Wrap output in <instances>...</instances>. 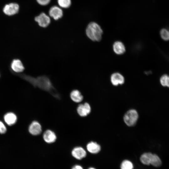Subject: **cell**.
Listing matches in <instances>:
<instances>
[{
	"label": "cell",
	"mask_w": 169,
	"mask_h": 169,
	"mask_svg": "<svg viewBox=\"0 0 169 169\" xmlns=\"http://www.w3.org/2000/svg\"><path fill=\"white\" fill-rule=\"evenodd\" d=\"M87 150L93 154L98 153L100 150V146L96 142L91 141L86 146Z\"/></svg>",
	"instance_id": "cell-14"
},
{
	"label": "cell",
	"mask_w": 169,
	"mask_h": 169,
	"mask_svg": "<svg viewBox=\"0 0 169 169\" xmlns=\"http://www.w3.org/2000/svg\"><path fill=\"white\" fill-rule=\"evenodd\" d=\"M138 117L137 111L134 109L129 110L125 115L124 120L127 125L129 126L134 125L136 123Z\"/></svg>",
	"instance_id": "cell-3"
},
{
	"label": "cell",
	"mask_w": 169,
	"mask_h": 169,
	"mask_svg": "<svg viewBox=\"0 0 169 169\" xmlns=\"http://www.w3.org/2000/svg\"><path fill=\"white\" fill-rule=\"evenodd\" d=\"M28 131L30 134L33 135H38L40 134L42 131L41 125L38 121H34L29 125Z\"/></svg>",
	"instance_id": "cell-6"
},
{
	"label": "cell",
	"mask_w": 169,
	"mask_h": 169,
	"mask_svg": "<svg viewBox=\"0 0 169 169\" xmlns=\"http://www.w3.org/2000/svg\"><path fill=\"white\" fill-rule=\"evenodd\" d=\"M49 14L50 16L56 20L62 17L63 12L60 8L56 6H54L50 8Z\"/></svg>",
	"instance_id": "cell-12"
},
{
	"label": "cell",
	"mask_w": 169,
	"mask_h": 169,
	"mask_svg": "<svg viewBox=\"0 0 169 169\" xmlns=\"http://www.w3.org/2000/svg\"><path fill=\"white\" fill-rule=\"evenodd\" d=\"M88 169H96L93 167H90Z\"/></svg>",
	"instance_id": "cell-27"
},
{
	"label": "cell",
	"mask_w": 169,
	"mask_h": 169,
	"mask_svg": "<svg viewBox=\"0 0 169 169\" xmlns=\"http://www.w3.org/2000/svg\"><path fill=\"white\" fill-rule=\"evenodd\" d=\"M7 129L3 123L0 121V134H3L6 132Z\"/></svg>",
	"instance_id": "cell-23"
},
{
	"label": "cell",
	"mask_w": 169,
	"mask_h": 169,
	"mask_svg": "<svg viewBox=\"0 0 169 169\" xmlns=\"http://www.w3.org/2000/svg\"><path fill=\"white\" fill-rule=\"evenodd\" d=\"M4 119L6 123L9 125L14 124L17 120L16 115L12 112H9L4 116Z\"/></svg>",
	"instance_id": "cell-15"
},
{
	"label": "cell",
	"mask_w": 169,
	"mask_h": 169,
	"mask_svg": "<svg viewBox=\"0 0 169 169\" xmlns=\"http://www.w3.org/2000/svg\"><path fill=\"white\" fill-rule=\"evenodd\" d=\"M35 20L38 23L39 26L43 28L47 27L50 22L49 17L44 13H41L39 15L36 17Z\"/></svg>",
	"instance_id": "cell-4"
},
{
	"label": "cell",
	"mask_w": 169,
	"mask_h": 169,
	"mask_svg": "<svg viewBox=\"0 0 169 169\" xmlns=\"http://www.w3.org/2000/svg\"><path fill=\"white\" fill-rule=\"evenodd\" d=\"M72 169H83V167L79 165H75L73 167Z\"/></svg>",
	"instance_id": "cell-25"
},
{
	"label": "cell",
	"mask_w": 169,
	"mask_h": 169,
	"mask_svg": "<svg viewBox=\"0 0 169 169\" xmlns=\"http://www.w3.org/2000/svg\"><path fill=\"white\" fill-rule=\"evenodd\" d=\"M153 154L151 153H145L142 154L140 157V161L143 164L148 165L151 164Z\"/></svg>",
	"instance_id": "cell-17"
},
{
	"label": "cell",
	"mask_w": 169,
	"mask_h": 169,
	"mask_svg": "<svg viewBox=\"0 0 169 169\" xmlns=\"http://www.w3.org/2000/svg\"><path fill=\"white\" fill-rule=\"evenodd\" d=\"M160 35L161 38L164 40H169V30L166 28H163L160 31Z\"/></svg>",
	"instance_id": "cell-19"
},
{
	"label": "cell",
	"mask_w": 169,
	"mask_h": 169,
	"mask_svg": "<svg viewBox=\"0 0 169 169\" xmlns=\"http://www.w3.org/2000/svg\"><path fill=\"white\" fill-rule=\"evenodd\" d=\"M168 75L167 74H164L161 76L160 79L161 84L164 87L166 86Z\"/></svg>",
	"instance_id": "cell-22"
},
{
	"label": "cell",
	"mask_w": 169,
	"mask_h": 169,
	"mask_svg": "<svg viewBox=\"0 0 169 169\" xmlns=\"http://www.w3.org/2000/svg\"><path fill=\"white\" fill-rule=\"evenodd\" d=\"M27 80L35 86L51 93L54 97L59 98L60 96L54 87L51 81L48 77L45 76H42L35 78L28 77Z\"/></svg>",
	"instance_id": "cell-1"
},
{
	"label": "cell",
	"mask_w": 169,
	"mask_h": 169,
	"mask_svg": "<svg viewBox=\"0 0 169 169\" xmlns=\"http://www.w3.org/2000/svg\"><path fill=\"white\" fill-rule=\"evenodd\" d=\"M11 67L16 73H20L23 71L24 67L21 61L18 59H13L11 62Z\"/></svg>",
	"instance_id": "cell-10"
},
{
	"label": "cell",
	"mask_w": 169,
	"mask_h": 169,
	"mask_svg": "<svg viewBox=\"0 0 169 169\" xmlns=\"http://www.w3.org/2000/svg\"><path fill=\"white\" fill-rule=\"evenodd\" d=\"M43 138L44 141L48 143L54 142L57 139L55 133L50 130H47L44 132Z\"/></svg>",
	"instance_id": "cell-9"
},
{
	"label": "cell",
	"mask_w": 169,
	"mask_h": 169,
	"mask_svg": "<svg viewBox=\"0 0 169 169\" xmlns=\"http://www.w3.org/2000/svg\"><path fill=\"white\" fill-rule=\"evenodd\" d=\"M77 111L79 115L81 117H85L89 114L91 111V107L88 103L79 105Z\"/></svg>",
	"instance_id": "cell-5"
},
{
	"label": "cell",
	"mask_w": 169,
	"mask_h": 169,
	"mask_svg": "<svg viewBox=\"0 0 169 169\" xmlns=\"http://www.w3.org/2000/svg\"><path fill=\"white\" fill-rule=\"evenodd\" d=\"M87 36L94 41H99L102 38L103 31L100 26L94 22L90 23L86 29Z\"/></svg>",
	"instance_id": "cell-2"
},
{
	"label": "cell",
	"mask_w": 169,
	"mask_h": 169,
	"mask_svg": "<svg viewBox=\"0 0 169 169\" xmlns=\"http://www.w3.org/2000/svg\"><path fill=\"white\" fill-rule=\"evenodd\" d=\"M58 3L60 7L64 8H68L71 4V0H58Z\"/></svg>",
	"instance_id": "cell-21"
},
{
	"label": "cell",
	"mask_w": 169,
	"mask_h": 169,
	"mask_svg": "<svg viewBox=\"0 0 169 169\" xmlns=\"http://www.w3.org/2000/svg\"><path fill=\"white\" fill-rule=\"evenodd\" d=\"M70 97L72 100L75 103L80 102L83 98L80 92L77 90H73L71 92Z\"/></svg>",
	"instance_id": "cell-16"
},
{
	"label": "cell",
	"mask_w": 169,
	"mask_h": 169,
	"mask_svg": "<svg viewBox=\"0 0 169 169\" xmlns=\"http://www.w3.org/2000/svg\"><path fill=\"white\" fill-rule=\"evenodd\" d=\"M111 82L114 85L117 86L123 84L125 82V79L123 76L119 73L113 74L110 77Z\"/></svg>",
	"instance_id": "cell-11"
},
{
	"label": "cell",
	"mask_w": 169,
	"mask_h": 169,
	"mask_svg": "<svg viewBox=\"0 0 169 169\" xmlns=\"http://www.w3.org/2000/svg\"><path fill=\"white\" fill-rule=\"evenodd\" d=\"M113 49L115 53L118 55L123 54L125 51L124 45L120 41H117L114 43L113 45Z\"/></svg>",
	"instance_id": "cell-13"
},
{
	"label": "cell",
	"mask_w": 169,
	"mask_h": 169,
	"mask_svg": "<svg viewBox=\"0 0 169 169\" xmlns=\"http://www.w3.org/2000/svg\"><path fill=\"white\" fill-rule=\"evenodd\" d=\"M133 166L132 163L130 161L125 160L122 161L121 166V169H133Z\"/></svg>",
	"instance_id": "cell-20"
},
{
	"label": "cell",
	"mask_w": 169,
	"mask_h": 169,
	"mask_svg": "<svg viewBox=\"0 0 169 169\" xmlns=\"http://www.w3.org/2000/svg\"><path fill=\"white\" fill-rule=\"evenodd\" d=\"M18 5L15 3H11L6 5L3 9L4 13L6 15H12L16 13L19 10Z\"/></svg>",
	"instance_id": "cell-7"
},
{
	"label": "cell",
	"mask_w": 169,
	"mask_h": 169,
	"mask_svg": "<svg viewBox=\"0 0 169 169\" xmlns=\"http://www.w3.org/2000/svg\"><path fill=\"white\" fill-rule=\"evenodd\" d=\"M37 2L41 5H46L48 4L50 0H36Z\"/></svg>",
	"instance_id": "cell-24"
},
{
	"label": "cell",
	"mask_w": 169,
	"mask_h": 169,
	"mask_svg": "<svg viewBox=\"0 0 169 169\" xmlns=\"http://www.w3.org/2000/svg\"><path fill=\"white\" fill-rule=\"evenodd\" d=\"M151 164L155 167H159L161 164V161L159 157L155 154H153Z\"/></svg>",
	"instance_id": "cell-18"
},
{
	"label": "cell",
	"mask_w": 169,
	"mask_h": 169,
	"mask_svg": "<svg viewBox=\"0 0 169 169\" xmlns=\"http://www.w3.org/2000/svg\"><path fill=\"white\" fill-rule=\"evenodd\" d=\"M166 87H169V75H168Z\"/></svg>",
	"instance_id": "cell-26"
},
{
	"label": "cell",
	"mask_w": 169,
	"mask_h": 169,
	"mask_svg": "<svg viewBox=\"0 0 169 169\" xmlns=\"http://www.w3.org/2000/svg\"><path fill=\"white\" fill-rule=\"evenodd\" d=\"M71 154L72 156L78 160H81L85 157L86 152L85 150L80 146L74 148L72 150Z\"/></svg>",
	"instance_id": "cell-8"
}]
</instances>
